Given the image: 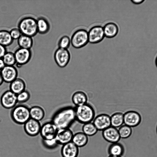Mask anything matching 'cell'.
Listing matches in <instances>:
<instances>
[{"mask_svg": "<svg viewBox=\"0 0 157 157\" xmlns=\"http://www.w3.org/2000/svg\"><path fill=\"white\" fill-rule=\"evenodd\" d=\"M93 123L98 131H103L111 126L110 116L106 113H101L95 117Z\"/></svg>", "mask_w": 157, "mask_h": 157, "instance_id": "cell-12", "label": "cell"}, {"mask_svg": "<svg viewBox=\"0 0 157 157\" xmlns=\"http://www.w3.org/2000/svg\"><path fill=\"white\" fill-rule=\"evenodd\" d=\"M70 54L67 49L60 48L57 49L55 52L54 58L56 63L59 67H65L70 59Z\"/></svg>", "mask_w": 157, "mask_h": 157, "instance_id": "cell-7", "label": "cell"}, {"mask_svg": "<svg viewBox=\"0 0 157 157\" xmlns=\"http://www.w3.org/2000/svg\"><path fill=\"white\" fill-rule=\"evenodd\" d=\"M155 64L157 67V56L156 57L155 60Z\"/></svg>", "mask_w": 157, "mask_h": 157, "instance_id": "cell-39", "label": "cell"}, {"mask_svg": "<svg viewBox=\"0 0 157 157\" xmlns=\"http://www.w3.org/2000/svg\"><path fill=\"white\" fill-rule=\"evenodd\" d=\"M156 132H157V125L156 128Z\"/></svg>", "mask_w": 157, "mask_h": 157, "instance_id": "cell-41", "label": "cell"}, {"mask_svg": "<svg viewBox=\"0 0 157 157\" xmlns=\"http://www.w3.org/2000/svg\"><path fill=\"white\" fill-rule=\"evenodd\" d=\"M18 28L22 34L34 36L38 33L36 20L31 17H24L19 21Z\"/></svg>", "mask_w": 157, "mask_h": 157, "instance_id": "cell-4", "label": "cell"}, {"mask_svg": "<svg viewBox=\"0 0 157 157\" xmlns=\"http://www.w3.org/2000/svg\"><path fill=\"white\" fill-rule=\"evenodd\" d=\"M0 101L5 108L12 109L17 103V95L10 90L6 91L2 95Z\"/></svg>", "mask_w": 157, "mask_h": 157, "instance_id": "cell-9", "label": "cell"}, {"mask_svg": "<svg viewBox=\"0 0 157 157\" xmlns=\"http://www.w3.org/2000/svg\"><path fill=\"white\" fill-rule=\"evenodd\" d=\"M82 130V132L88 136L95 135L98 131L92 122L83 124Z\"/></svg>", "mask_w": 157, "mask_h": 157, "instance_id": "cell-28", "label": "cell"}, {"mask_svg": "<svg viewBox=\"0 0 157 157\" xmlns=\"http://www.w3.org/2000/svg\"><path fill=\"white\" fill-rule=\"evenodd\" d=\"M17 103H23L27 101L30 98V94L28 91L24 90L17 95Z\"/></svg>", "mask_w": 157, "mask_h": 157, "instance_id": "cell-31", "label": "cell"}, {"mask_svg": "<svg viewBox=\"0 0 157 157\" xmlns=\"http://www.w3.org/2000/svg\"><path fill=\"white\" fill-rule=\"evenodd\" d=\"M6 66L2 58L0 59V71Z\"/></svg>", "mask_w": 157, "mask_h": 157, "instance_id": "cell-37", "label": "cell"}, {"mask_svg": "<svg viewBox=\"0 0 157 157\" xmlns=\"http://www.w3.org/2000/svg\"><path fill=\"white\" fill-rule=\"evenodd\" d=\"M6 66H14L16 63L14 53L6 52L2 58Z\"/></svg>", "mask_w": 157, "mask_h": 157, "instance_id": "cell-30", "label": "cell"}, {"mask_svg": "<svg viewBox=\"0 0 157 157\" xmlns=\"http://www.w3.org/2000/svg\"><path fill=\"white\" fill-rule=\"evenodd\" d=\"M108 157H122V156H116L109 155V156Z\"/></svg>", "mask_w": 157, "mask_h": 157, "instance_id": "cell-40", "label": "cell"}, {"mask_svg": "<svg viewBox=\"0 0 157 157\" xmlns=\"http://www.w3.org/2000/svg\"><path fill=\"white\" fill-rule=\"evenodd\" d=\"M19 48L30 49L33 44L32 37L22 34L17 40Z\"/></svg>", "mask_w": 157, "mask_h": 157, "instance_id": "cell-25", "label": "cell"}, {"mask_svg": "<svg viewBox=\"0 0 157 157\" xmlns=\"http://www.w3.org/2000/svg\"><path fill=\"white\" fill-rule=\"evenodd\" d=\"M71 43V39L69 37L67 36H64L59 39L58 44L59 48L67 49Z\"/></svg>", "mask_w": 157, "mask_h": 157, "instance_id": "cell-32", "label": "cell"}, {"mask_svg": "<svg viewBox=\"0 0 157 157\" xmlns=\"http://www.w3.org/2000/svg\"><path fill=\"white\" fill-rule=\"evenodd\" d=\"M74 134L69 128L58 129L55 139L59 144L63 145L72 141Z\"/></svg>", "mask_w": 157, "mask_h": 157, "instance_id": "cell-14", "label": "cell"}, {"mask_svg": "<svg viewBox=\"0 0 157 157\" xmlns=\"http://www.w3.org/2000/svg\"><path fill=\"white\" fill-rule=\"evenodd\" d=\"M4 82L10 83L16 78L18 75L17 68L14 66H6L0 71Z\"/></svg>", "mask_w": 157, "mask_h": 157, "instance_id": "cell-15", "label": "cell"}, {"mask_svg": "<svg viewBox=\"0 0 157 157\" xmlns=\"http://www.w3.org/2000/svg\"><path fill=\"white\" fill-rule=\"evenodd\" d=\"M43 143L44 146L46 147L52 149L55 148L59 145L55 138L51 140H43Z\"/></svg>", "mask_w": 157, "mask_h": 157, "instance_id": "cell-33", "label": "cell"}, {"mask_svg": "<svg viewBox=\"0 0 157 157\" xmlns=\"http://www.w3.org/2000/svg\"><path fill=\"white\" fill-rule=\"evenodd\" d=\"M108 152L109 155L122 156L124 152L123 145L118 142L111 143L108 147Z\"/></svg>", "mask_w": 157, "mask_h": 157, "instance_id": "cell-19", "label": "cell"}, {"mask_svg": "<svg viewBox=\"0 0 157 157\" xmlns=\"http://www.w3.org/2000/svg\"><path fill=\"white\" fill-rule=\"evenodd\" d=\"M12 120L19 124H24L30 118L29 108L23 104L16 105L10 112Z\"/></svg>", "mask_w": 157, "mask_h": 157, "instance_id": "cell-3", "label": "cell"}, {"mask_svg": "<svg viewBox=\"0 0 157 157\" xmlns=\"http://www.w3.org/2000/svg\"><path fill=\"white\" fill-rule=\"evenodd\" d=\"M29 113L30 118L39 121L42 120L45 116L44 110L39 106L35 105L30 108Z\"/></svg>", "mask_w": 157, "mask_h": 157, "instance_id": "cell-23", "label": "cell"}, {"mask_svg": "<svg viewBox=\"0 0 157 157\" xmlns=\"http://www.w3.org/2000/svg\"><path fill=\"white\" fill-rule=\"evenodd\" d=\"M6 52V47L0 44V59L3 58Z\"/></svg>", "mask_w": 157, "mask_h": 157, "instance_id": "cell-35", "label": "cell"}, {"mask_svg": "<svg viewBox=\"0 0 157 157\" xmlns=\"http://www.w3.org/2000/svg\"><path fill=\"white\" fill-rule=\"evenodd\" d=\"M61 152L62 157H77L79 147L71 141L63 145Z\"/></svg>", "mask_w": 157, "mask_h": 157, "instance_id": "cell-17", "label": "cell"}, {"mask_svg": "<svg viewBox=\"0 0 157 157\" xmlns=\"http://www.w3.org/2000/svg\"><path fill=\"white\" fill-rule=\"evenodd\" d=\"M88 33L89 42L91 44L100 42L105 36L103 27L100 25L93 27Z\"/></svg>", "mask_w": 157, "mask_h": 157, "instance_id": "cell-11", "label": "cell"}, {"mask_svg": "<svg viewBox=\"0 0 157 157\" xmlns=\"http://www.w3.org/2000/svg\"><path fill=\"white\" fill-rule=\"evenodd\" d=\"M141 120L140 114L132 110H128L124 113V123L132 128L139 125Z\"/></svg>", "mask_w": 157, "mask_h": 157, "instance_id": "cell-8", "label": "cell"}, {"mask_svg": "<svg viewBox=\"0 0 157 157\" xmlns=\"http://www.w3.org/2000/svg\"><path fill=\"white\" fill-rule=\"evenodd\" d=\"M75 108L72 106H65L53 114L51 121L58 129L69 128L76 121Z\"/></svg>", "mask_w": 157, "mask_h": 157, "instance_id": "cell-1", "label": "cell"}, {"mask_svg": "<svg viewBox=\"0 0 157 157\" xmlns=\"http://www.w3.org/2000/svg\"><path fill=\"white\" fill-rule=\"evenodd\" d=\"M58 129L51 121H48L41 126L40 134L43 140H51L55 139Z\"/></svg>", "mask_w": 157, "mask_h": 157, "instance_id": "cell-6", "label": "cell"}, {"mask_svg": "<svg viewBox=\"0 0 157 157\" xmlns=\"http://www.w3.org/2000/svg\"><path fill=\"white\" fill-rule=\"evenodd\" d=\"M11 37L13 40H18L22 34L18 28H14L10 31Z\"/></svg>", "mask_w": 157, "mask_h": 157, "instance_id": "cell-34", "label": "cell"}, {"mask_svg": "<svg viewBox=\"0 0 157 157\" xmlns=\"http://www.w3.org/2000/svg\"><path fill=\"white\" fill-rule=\"evenodd\" d=\"M16 63L21 66L27 63L30 60L32 52L30 49L19 48L14 53Z\"/></svg>", "mask_w": 157, "mask_h": 157, "instance_id": "cell-10", "label": "cell"}, {"mask_svg": "<svg viewBox=\"0 0 157 157\" xmlns=\"http://www.w3.org/2000/svg\"></svg>", "mask_w": 157, "mask_h": 157, "instance_id": "cell-42", "label": "cell"}, {"mask_svg": "<svg viewBox=\"0 0 157 157\" xmlns=\"http://www.w3.org/2000/svg\"><path fill=\"white\" fill-rule=\"evenodd\" d=\"M102 136L106 141L111 144L118 142L121 139L118 129L112 126L103 131Z\"/></svg>", "mask_w": 157, "mask_h": 157, "instance_id": "cell-16", "label": "cell"}, {"mask_svg": "<svg viewBox=\"0 0 157 157\" xmlns=\"http://www.w3.org/2000/svg\"><path fill=\"white\" fill-rule=\"evenodd\" d=\"M25 87L24 81L21 78H17L10 83V90L17 95L25 90Z\"/></svg>", "mask_w": 157, "mask_h": 157, "instance_id": "cell-20", "label": "cell"}, {"mask_svg": "<svg viewBox=\"0 0 157 157\" xmlns=\"http://www.w3.org/2000/svg\"><path fill=\"white\" fill-rule=\"evenodd\" d=\"M88 42V33L84 29L77 30L73 33L71 39L72 45L76 48L83 47Z\"/></svg>", "mask_w": 157, "mask_h": 157, "instance_id": "cell-5", "label": "cell"}, {"mask_svg": "<svg viewBox=\"0 0 157 157\" xmlns=\"http://www.w3.org/2000/svg\"><path fill=\"white\" fill-rule=\"evenodd\" d=\"M13 40L10 31L4 29L0 30V44L6 47L11 45Z\"/></svg>", "mask_w": 157, "mask_h": 157, "instance_id": "cell-27", "label": "cell"}, {"mask_svg": "<svg viewBox=\"0 0 157 157\" xmlns=\"http://www.w3.org/2000/svg\"><path fill=\"white\" fill-rule=\"evenodd\" d=\"M88 98L86 94L83 91H77L75 92L71 97L73 103L78 107L87 103Z\"/></svg>", "mask_w": 157, "mask_h": 157, "instance_id": "cell-18", "label": "cell"}, {"mask_svg": "<svg viewBox=\"0 0 157 157\" xmlns=\"http://www.w3.org/2000/svg\"><path fill=\"white\" fill-rule=\"evenodd\" d=\"M88 136L83 132H78L74 134L72 142L78 147L85 146L88 143Z\"/></svg>", "mask_w": 157, "mask_h": 157, "instance_id": "cell-21", "label": "cell"}, {"mask_svg": "<svg viewBox=\"0 0 157 157\" xmlns=\"http://www.w3.org/2000/svg\"><path fill=\"white\" fill-rule=\"evenodd\" d=\"M120 137L122 139H126L129 137L132 134V128L125 124L122 125L118 129Z\"/></svg>", "mask_w": 157, "mask_h": 157, "instance_id": "cell-29", "label": "cell"}, {"mask_svg": "<svg viewBox=\"0 0 157 157\" xmlns=\"http://www.w3.org/2000/svg\"><path fill=\"white\" fill-rule=\"evenodd\" d=\"M131 2L133 4H140L142 3L144 1V0H132Z\"/></svg>", "mask_w": 157, "mask_h": 157, "instance_id": "cell-36", "label": "cell"}, {"mask_svg": "<svg viewBox=\"0 0 157 157\" xmlns=\"http://www.w3.org/2000/svg\"><path fill=\"white\" fill-rule=\"evenodd\" d=\"M76 121L83 124L91 122L95 117V110L91 105L87 103L75 107Z\"/></svg>", "mask_w": 157, "mask_h": 157, "instance_id": "cell-2", "label": "cell"}, {"mask_svg": "<svg viewBox=\"0 0 157 157\" xmlns=\"http://www.w3.org/2000/svg\"><path fill=\"white\" fill-rule=\"evenodd\" d=\"M105 36L108 38H112L117 34L119 29L117 25L113 22H109L106 24L103 27Z\"/></svg>", "mask_w": 157, "mask_h": 157, "instance_id": "cell-22", "label": "cell"}, {"mask_svg": "<svg viewBox=\"0 0 157 157\" xmlns=\"http://www.w3.org/2000/svg\"><path fill=\"white\" fill-rule=\"evenodd\" d=\"M4 82L3 80V79L2 76L1 74V73L0 71V86H1L3 82Z\"/></svg>", "mask_w": 157, "mask_h": 157, "instance_id": "cell-38", "label": "cell"}, {"mask_svg": "<svg viewBox=\"0 0 157 157\" xmlns=\"http://www.w3.org/2000/svg\"><path fill=\"white\" fill-rule=\"evenodd\" d=\"M110 116L111 126L119 128L124 124V113L120 112H115Z\"/></svg>", "mask_w": 157, "mask_h": 157, "instance_id": "cell-24", "label": "cell"}, {"mask_svg": "<svg viewBox=\"0 0 157 157\" xmlns=\"http://www.w3.org/2000/svg\"><path fill=\"white\" fill-rule=\"evenodd\" d=\"M36 21L38 33L41 34L47 33L50 29V26L47 19L43 17H40Z\"/></svg>", "mask_w": 157, "mask_h": 157, "instance_id": "cell-26", "label": "cell"}, {"mask_svg": "<svg viewBox=\"0 0 157 157\" xmlns=\"http://www.w3.org/2000/svg\"><path fill=\"white\" fill-rule=\"evenodd\" d=\"M24 124V130L28 135L36 136L40 133L41 125L39 121L30 118Z\"/></svg>", "mask_w": 157, "mask_h": 157, "instance_id": "cell-13", "label": "cell"}]
</instances>
